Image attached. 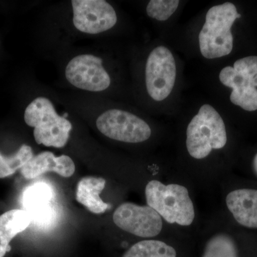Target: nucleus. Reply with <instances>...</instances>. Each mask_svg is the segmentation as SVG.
<instances>
[{"instance_id":"6","label":"nucleus","mask_w":257,"mask_h":257,"mask_svg":"<svg viewBox=\"0 0 257 257\" xmlns=\"http://www.w3.org/2000/svg\"><path fill=\"white\" fill-rule=\"evenodd\" d=\"M257 56H249L236 60L234 67H224L219 74V80L231 88L230 100L244 110H257Z\"/></svg>"},{"instance_id":"17","label":"nucleus","mask_w":257,"mask_h":257,"mask_svg":"<svg viewBox=\"0 0 257 257\" xmlns=\"http://www.w3.org/2000/svg\"><path fill=\"white\" fill-rule=\"evenodd\" d=\"M32 222L31 216L25 209H13L0 216V257L9 252L10 241Z\"/></svg>"},{"instance_id":"2","label":"nucleus","mask_w":257,"mask_h":257,"mask_svg":"<svg viewBox=\"0 0 257 257\" xmlns=\"http://www.w3.org/2000/svg\"><path fill=\"white\" fill-rule=\"evenodd\" d=\"M194 189V184L180 172L165 175L160 170L149 176L144 196L147 205L157 211L166 224L192 237L201 229Z\"/></svg>"},{"instance_id":"10","label":"nucleus","mask_w":257,"mask_h":257,"mask_svg":"<svg viewBox=\"0 0 257 257\" xmlns=\"http://www.w3.org/2000/svg\"><path fill=\"white\" fill-rule=\"evenodd\" d=\"M72 5L74 27L83 33H101L117 22L114 8L104 0H73Z\"/></svg>"},{"instance_id":"9","label":"nucleus","mask_w":257,"mask_h":257,"mask_svg":"<svg viewBox=\"0 0 257 257\" xmlns=\"http://www.w3.org/2000/svg\"><path fill=\"white\" fill-rule=\"evenodd\" d=\"M102 63V60L96 56H77L66 67V78L74 87L83 90H105L110 86L111 79Z\"/></svg>"},{"instance_id":"13","label":"nucleus","mask_w":257,"mask_h":257,"mask_svg":"<svg viewBox=\"0 0 257 257\" xmlns=\"http://www.w3.org/2000/svg\"><path fill=\"white\" fill-rule=\"evenodd\" d=\"M50 172L68 178L74 175L75 165L67 155L56 157L52 152H43L32 157L21 169L22 175L27 179H35Z\"/></svg>"},{"instance_id":"15","label":"nucleus","mask_w":257,"mask_h":257,"mask_svg":"<svg viewBox=\"0 0 257 257\" xmlns=\"http://www.w3.org/2000/svg\"><path fill=\"white\" fill-rule=\"evenodd\" d=\"M192 238L184 234L140 240L132 245L122 257H179L177 243Z\"/></svg>"},{"instance_id":"1","label":"nucleus","mask_w":257,"mask_h":257,"mask_svg":"<svg viewBox=\"0 0 257 257\" xmlns=\"http://www.w3.org/2000/svg\"><path fill=\"white\" fill-rule=\"evenodd\" d=\"M184 144L188 162L179 172L194 187L205 190L219 187L221 179L212 156L227 146L228 133L224 120L213 106H202L189 121Z\"/></svg>"},{"instance_id":"19","label":"nucleus","mask_w":257,"mask_h":257,"mask_svg":"<svg viewBox=\"0 0 257 257\" xmlns=\"http://www.w3.org/2000/svg\"><path fill=\"white\" fill-rule=\"evenodd\" d=\"M178 0H152L147 7L149 17L158 21H166L178 8Z\"/></svg>"},{"instance_id":"11","label":"nucleus","mask_w":257,"mask_h":257,"mask_svg":"<svg viewBox=\"0 0 257 257\" xmlns=\"http://www.w3.org/2000/svg\"><path fill=\"white\" fill-rule=\"evenodd\" d=\"M219 211L206 221L199 232L203 238L201 257H239L237 241Z\"/></svg>"},{"instance_id":"20","label":"nucleus","mask_w":257,"mask_h":257,"mask_svg":"<svg viewBox=\"0 0 257 257\" xmlns=\"http://www.w3.org/2000/svg\"><path fill=\"white\" fill-rule=\"evenodd\" d=\"M251 170L253 174L257 177V152L256 155L253 156L252 162H251Z\"/></svg>"},{"instance_id":"5","label":"nucleus","mask_w":257,"mask_h":257,"mask_svg":"<svg viewBox=\"0 0 257 257\" xmlns=\"http://www.w3.org/2000/svg\"><path fill=\"white\" fill-rule=\"evenodd\" d=\"M112 221L121 231L141 240L184 234L166 224L158 213L147 204L121 203L115 209Z\"/></svg>"},{"instance_id":"18","label":"nucleus","mask_w":257,"mask_h":257,"mask_svg":"<svg viewBox=\"0 0 257 257\" xmlns=\"http://www.w3.org/2000/svg\"><path fill=\"white\" fill-rule=\"evenodd\" d=\"M33 157L31 147L26 145H22L18 151L12 156L5 157L0 153V179L14 175Z\"/></svg>"},{"instance_id":"8","label":"nucleus","mask_w":257,"mask_h":257,"mask_svg":"<svg viewBox=\"0 0 257 257\" xmlns=\"http://www.w3.org/2000/svg\"><path fill=\"white\" fill-rule=\"evenodd\" d=\"M177 67L168 48L157 47L149 55L145 69V80L149 95L154 100H165L175 87Z\"/></svg>"},{"instance_id":"3","label":"nucleus","mask_w":257,"mask_h":257,"mask_svg":"<svg viewBox=\"0 0 257 257\" xmlns=\"http://www.w3.org/2000/svg\"><path fill=\"white\" fill-rule=\"evenodd\" d=\"M240 17L236 6L231 3L209 10L199 35V48L205 58H220L231 53L234 45L231 28Z\"/></svg>"},{"instance_id":"12","label":"nucleus","mask_w":257,"mask_h":257,"mask_svg":"<svg viewBox=\"0 0 257 257\" xmlns=\"http://www.w3.org/2000/svg\"><path fill=\"white\" fill-rule=\"evenodd\" d=\"M222 188L224 211L236 224L248 229H257V189L251 187Z\"/></svg>"},{"instance_id":"7","label":"nucleus","mask_w":257,"mask_h":257,"mask_svg":"<svg viewBox=\"0 0 257 257\" xmlns=\"http://www.w3.org/2000/svg\"><path fill=\"white\" fill-rule=\"evenodd\" d=\"M96 127L106 138L127 144H140L150 140L151 126L136 115L121 109H109L97 118Z\"/></svg>"},{"instance_id":"16","label":"nucleus","mask_w":257,"mask_h":257,"mask_svg":"<svg viewBox=\"0 0 257 257\" xmlns=\"http://www.w3.org/2000/svg\"><path fill=\"white\" fill-rule=\"evenodd\" d=\"M106 180L101 177H86L77 184L76 199L93 214H104L111 204L102 200L100 194L106 187Z\"/></svg>"},{"instance_id":"14","label":"nucleus","mask_w":257,"mask_h":257,"mask_svg":"<svg viewBox=\"0 0 257 257\" xmlns=\"http://www.w3.org/2000/svg\"><path fill=\"white\" fill-rule=\"evenodd\" d=\"M53 191L48 184L40 182L30 186L23 193L25 210L31 216L32 221L38 225L50 223L53 217L52 202Z\"/></svg>"},{"instance_id":"4","label":"nucleus","mask_w":257,"mask_h":257,"mask_svg":"<svg viewBox=\"0 0 257 257\" xmlns=\"http://www.w3.org/2000/svg\"><path fill=\"white\" fill-rule=\"evenodd\" d=\"M25 123L34 128V138L38 145L62 148L67 145L72 125L60 116L50 99L40 96L30 103L25 115Z\"/></svg>"}]
</instances>
